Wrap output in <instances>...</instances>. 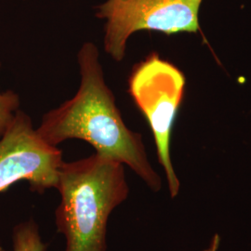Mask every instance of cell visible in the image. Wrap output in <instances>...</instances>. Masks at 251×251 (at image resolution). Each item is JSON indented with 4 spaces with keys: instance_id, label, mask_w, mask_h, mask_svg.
Returning a JSON list of instances; mask_svg holds the SVG:
<instances>
[{
    "instance_id": "1",
    "label": "cell",
    "mask_w": 251,
    "mask_h": 251,
    "mask_svg": "<svg viewBox=\"0 0 251 251\" xmlns=\"http://www.w3.org/2000/svg\"><path fill=\"white\" fill-rule=\"evenodd\" d=\"M79 89L72 99L45 114L36 128L52 146L70 139L92 145L96 152L130 168L153 192L162 187L158 173L152 169L142 135L129 129L116 104L114 93L104 80L99 50L85 42L77 53Z\"/></svg>"
},
{
    "instance_id": "2",
    "label": "cell",
    "mask_w": 251,
    "mask_h": 251,
    "mask_svg": "<svg viewBox=\"0 0 251 251\" xmlns=\"http://www.w3.org/2000/svg\"><path fill=\"white\" fill-rule=\"evenodd\" d=\"M56 189L55 225L65 237L64 251H107L109 218L129 194L124 165L97 152L63 161Z\"/></svg>"
},
{
    "instance_id": "3",
    "label": "cell",
    "mask_w": 251,
    "mask_h": 251,
    "mask_svg": "<svg viewBox=\"0 0 251 251\" xmlns=\"http://www.w3.org/2000/svg\"><path fill=\"white\" fill-rule=\"evenodd\" d=\"M185 83L183 73L155 52L137 63L128 78V92L150 126L172 198L178 196L180 184L171 161V132Z\"/></svg>"
},
{
    "instance_id": "4",
    "label": "cell",
    "mask_w": 251,
    "mask_h": 251,
    "mask_svg": "<svg viewBox=\"0 0 251 251\" xmlns=\"http://www.w3.org/2000/svg\"><path fill=\"white\" fill-rule=\"evenodd\" d=\"M203 0H107L96 16L106 20L104 50L115 61L125 58L127 39L138 31L165 35L200 31L199 9Z\"/></svg>"
},
{
    "instance_id": "5",
    "label": "cell",
    "mask_w": 251,
    "mask_h": 251,
    "mask_svg": "<svg viewBox=\"0 0 251 251\" xmlns=\"http://www.w3.org/2000/svg\"><path fill=\"white\" fill-rule=\"evenodd\" d=\"M63 163V152L46 143L30 117L19 110L0 138V193L21 180L39 194L56 189Z\"/></svg>"
},
{
    "instance_id": "6",
    "label": "cell",
    "mask_w": 251,
    "mask_h": 251,
    "mask_svg": "<svg viewBox=\"0 0 251 251\" xmlns=\"http://www.w3.org/2000/svg\"><path fill=\"white\" fill-rule=\"evenodd\" d=\"M13 251H46L47 245L42 241L35 222L28 221L17 225L12 233Z\"/></svg>"
},
{
    "instance_id": "7",
    "label": "cell",
    "mask_w": 251,
    "mask_h": 251,
    "mask_svg": "<svg viewBox=\"0 0 251 251\" xmlns=\"http://www.w3.org/2000/svg\"><path fill=\"white\" fill-rule=\"evenodd\" d=\"M1 66V63H0ZM20 107V98L12 90H0V138L13 121Z\"/></svg>"
},
{
    "instance_id": "8",
    "label": "cell",
    "mask_w": 251,
    "mask_h": 251,
    "mask_svg": "<svg viewBox=\"0 0 251 251\" xmlns=\"http://www.w3.org/2000/svg\"><path fill=\"white\" fill-rule=\"evenodd\" d=\"M219 243H220V237L218 234H216L215 236L212 239V242L210 244V247L205 251H217L219 248Z\"/></svg>"
},
{
    "instance_id": "9",
    "label": "cell",
    "mask_w": 251,
    "mask_h": 251,
    "mask_svg": "<svg viewBox=\"0 0 251 251\" xmlns=\"http://www.w3.org/2000/svg\"><path fill=\"white\" fill-rule=\"evenodd\" d=\"M0 251H7V250H4V249H3V248H1V247H0Z\"/></svg>"
}]
</instances>
